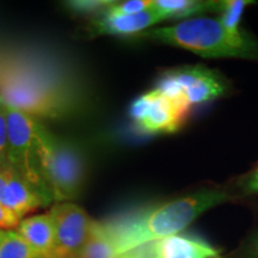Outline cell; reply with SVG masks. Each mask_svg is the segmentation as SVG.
<instances>
[{
    "label": "cell",
    "instance_id": "cell-9",
    "mask_svg": "<svg viewBox=\"0 0 258 258\" xmlns=\"http://www.w3.org/2000/svg\"><path fill=\"white\" fill-rule=\"evenodd\" d=\"M5 176L6 182L0 194V201L21 220L29 213L54 202L53 195L48 190L31 183L10 163L5 166Z\"/></svg>",
    "mask_w": 258,
    "mask_h": 258
},
{
    "label": "cell",
    "instance_id": "cell-6",
    "mask_svg": "<svg viewBox=\"0 0 258 258\" xmlns=\"http://www.w3.org/2000/svg\"><path fill=\"white\" fill-rule=\"evenodd\" d=\"M190 108L182 99L154 89L135 99L131 116L144 133H173L182 127Z\"/></svg>",
    "mask_w": 258,
    "mask_h": 258
},
{
    "label": "cell",
    "instance_id": "cell-19",
    "mask_svg": "<svg viewBox=\"0 0 258 258\" xmlns=\"http://www.w3.org/2000/svg\"><path fill=\"white\" fill-rule=\"evenodd\" d=\"M21 221V219L14 212L6 208L0 201V230H12V228L18 227Z\"/></svg>",
    "mask_w": 258,
    "mask_h": 258
},
{
    "label": "cell",
    "instance_id": "cell-11",
    "mask_svg": "<svg viewBox=\"0 0 258 258\" xmlns=\"http://www.w3.org/2000/svg\"><path fill=\"white\" fill-rule=\"evenodd\" d=\"M161 21H165V17L152 5L147 11L137 15L110 16L105 14L93 23V28L96 32L103 35H133Z\"/></svg>",
    "mask_w": 258,
    "mask_h": 258
},
{
    "label": "cell",
    "instance_id": "cell-10",
    "mask_svg": "<svg viewBox=\"0 0 258 258\" xmlns=\"http://www.w3.org/2000/svg\"><path fill=\"white\" fill-rule=\"evenodd\" d=\"M121 258H220V253L201 239L176 234L129 251Z\"/></svg>",
    "mask_w": 258,
    "mask_h": 258
},
{
    "label": "cell",
    "instance_id": "cell-12",
    "mask_svg": "<svg viewBox=\"0 0 258 258\" xmlns=\"http://www.w3.org/2000/svg\"><path fill=\"white\" fill-rule=\"evenodd\" d=\"M17 231L41 258H51L55 249V227L50 213L22 219Z\"/></svg>",
    "mask_w": 258,
    "mask_h": 258
},
{
    "label": "cell",
    "instance_id": "cell-14",
    "mask_svg": "<svg viewBox=\"0 0 258 258\" xmlns=\"http://www.w3.org/2000/svg\"><path fill=\"white\" fill-rule=\"evenodd\" d=\"M154 8L163 14L165 19L178 16L195 15L207 10L221 9V3L209 2H190V0H156L153 2Z\"/></svg>",
    "mask_w": 258,
    "mask_h": 258
},
{
    "label": "cell",
    "instance_id": "cell-15",
    "mask_svg": "<svg viewBox=\"0 0 258 258\" xmlns=\"http://www.w3.org/2000/svg\"><path fill=\"white\" fill-rule=\"evenodd\" d=\"M0 258H41L15 228L0 230Z\"/></svg>",
    "mask_w": 258,
    "mask_h": 258
},
{
    "label": "cell",
    "instance_id": "cell-17",
    "mask_svg": "<svg viewBox=\"0 0 258 258\" xmlns=\"http://www.w3.org/2000/svg\"><path fill=\"white\" fill-rule=\"evenodd\" d=\"M153 2L151 0H128L122 3H112L108 8L106 15L110 16H131L141 14L152 8Z\"/></svg>",
    "mask_w": 258,
    "mask_h": 258
},
{
    "label": "cell",
    "instance_id": "cell-20",
    "mask_svg": "<svg viewBox=\"0 0 258 258\" xmlns=\"http://www.w3.org/2000/svg\"><path fill=\"white\" fill-rule=\"evenodd\" d=\"M112 2H71L69 3L70 8H72L74 11L86 12V11H95L105 6H110Z\"/></svg>",
    "mask_w": 258,
    "mask_h": 258
},
{
    "label": "cell",
    "instance_id": "cell-7",
    "mask_svg": "<svg viewBox=\"0 0 258 258\" xmlns=\"http://www.w3.org/2000/svg\"><path fill=\"white\" fill-rule=\"evenodd\" d=\"M157 89L182 99L190 106L213 101L226 90L224 80L218 73L200 64L180 67L165 73Z\"/></svg>",
    "mask_w": 258,
    "mask_h": 258
},
{
    "label": "cell",
    "instance_id": "cell-23",
    "mask_svg": "<svg viewBox=\"0 0 258 258\" xmlns=\"http://www.w3.org/2000/svg\"><path fill=\"white\" fill-rule=\"evenodd\" d=\"M257 253H258V244H257Z\"/></svg>",
    "mask_w": 258,
    "mask_h": 258
},
{
    "label": "cell",
    "instance_id": "cell-8",
    "mask_svg": "<svg viewBox=\"0 0 258 258\" xmlns=\"http://www.w3.org/2000/svg\"><path fill=\"white\" fill-rule=\"evenodd\" d=\"M49 213L55 227V249L51 258H64L79 253L88 240L95 220L72 202L55 203Z\"/></svg>",
    "mask_w": 258,
    "mask_h": 258
},
{
    "label": "cell",
    "instance_id": "cell-18",
    "mask_svg": "<svg viewBox=\"0 0 258 258\" xmlns=\"http://www.w3.org/2000/svg\"><path fill=\"white\" fill-rule=\"evenodd\" d=\"M8 124L6 108L0 103V165L8 163Z\"/></svg>",
    "mask_w": 258,
    "mask_h": 258
},
{
    "label": "cell",
    "instance_id": "cell-2",
    "mask_svg": "<svg viewBox=\"0 0 258 258\" xmlns=\"http://www.w3.org/2000/svg\"><path fill=\"white\" fill-rule=\"evenodd\" d=\"M227 200V194L208 190L104 224L117 253L123 254L146 244L178 234L203 213Z\"/></svg>",
    "mask_w": 258,
    "mask_h": 258
},
{
    "label": "cell",
    "instance_id": "cell-4",
    "mask_svg": "<svg viewBox=\"0 0 258 258\" xmlns=\"http://www.w3.org/2000/svg\"><path fill=\"white\" fill-rule=\"evenodd\" d=\"M36 160L54 202H70L79 195L85 180L84 158L76 146L48 131L43 122L38 129Z\"/></svg>",
    "mask_w": 258,
    "mask_h": 258
},
{
    "label": "cell",
    "instance_id": "cell-13",
    "mask_svg": "<svg viewBox=\"0 0 258 258\" xmlns=\"http://www.w3.org/2000/svg\"><path fill=\"white\" fill-rule=\"evenodd\" d=\"M79 254L84 258H121L117 253L104 222L93 221L89 238Z\"/></svg>",
    "mask_w": 258,
    "mask_h": 258
},
{
    "label": "cell",
    "instance_id": "cell-21",
    "mask_svg": "<svg viewBox=\"0 0 258 258\" xmlns=\"http://www.w3.org/2000/svg\"><path fill=\"white\" fill-rule=\"evenodd\" d=\"M250 188L254 190V191H258V170L256 171V173H254L252 178L250 180Z\"/></svg>",
    "mask_w": 258,
    "mask_h": 258
},
{
    "label": "cell",
    "instance_id": "cell-5",
    "mask_svg": "<svg viewBox=\"0 0 258 258\" xmlns=\"http://www.w3.org/2000/svg\"><path fill=\"white\" fill-rule=\"evenodd\" d=\"M5 108L9 163L31 183L50 192L38 172L36 160L38 129L42 122L19 110Z\"/></svg>",
    "mask_w": 258,
    "mask_h": 258
},
{
    "label": "cell",
    "instance_id": "cell-16",
    "mask_svg": "<svg viewBox=\"0 0 258 258\" xmlns=\"http://www.w3.org/2000/svg\"><path fill=\"white\" fill-rule=\"evenodd\" d=\"M249 2H243V0H231V2H222V6L220 9L221 17L219 21L221 22L222 27L226 29L228 34L234 37H243L245 32L240 29V19L243 16L244 9L246 8Z\"/></svg>",
    "mask_w": 258,
    "mask_h": 258
},
{
    "label": "cell",
    "instance_id": "cell-1",
    "mask_svg": "<svg viewBox=\"0 0 258 258\" xmlns=\"http://www.w3.org/2000/svg\"><path fill=\"white\" fill-rule=\"evenodd\" d=\"M0 103L42 122L71 114L76 95L56 72L32 61H17L0 67Z\"/></svg>",
    "mask_w": 258,
    "mask_h": 258
},
{
    "label": "cell",
    "instance_id": "cell-22",
    "mask_svg": "<svg viewBox=\"0 0 258 258\" xmlns=\"http://www.w3.org/2000/svg\"><path fill=\"white\" fill-rule=\"evenodd\" d=\"M64 258H84V257L80 256L79 253H74V254H71V256H67V257H64Z\"/></svg>",
    "mask_w": 258,
    "mask_h": 258
},
{
    "label": "cell",
    "instance_id": "cell-3",
    "mask_svg": "<svg viewBox=\"0 0 258 258\" xmlns=\"http://www.w3.org/2000/svg\"><path fill=\"white\" fill-rule=\"evenodd\" d=\"M161 43L191 50L203 57L258 59V43L245 35L234 37L226 31L219 18H189L170 27L157 28L145 34Z\"/></svg>",
    "mask_w": 258,
    "mask_h": 258
}]
</instances>
